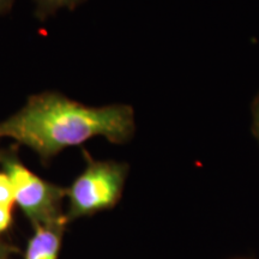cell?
<instances>
[{
	"mask_svg": "<svg viewBox=\"0 0 259 259\" xmlns=\"http://www.w3.org/2000/svg\"><path fill=\"white\" fill-rule=\"evenodd\" d=\"M135 112L116 103L90 107L58 92L35 94L15 114L0 121V138L30 148L42 160L97 136L124 144L135 134Z\"/></svg>",
	"mask_w": 259,
	"mask_h": 259,
	"instance_id": "1",
	"label": "cell"
},
{
	"mask_svg": "<svg viewBox=\"0 0 259 259\" xmlns=\"http://www.w3.org/2000/svg\"><path fill=\"white\" fill-rule=\"evenodd\" d=\"M87 166L74 179L66 197L67 220H76L113 209L121 198L128 166L116 161H97L84 153Z\"/></svg>",
	"mask_w": 259,
	"mask_h": 259,
	"instance_id": "2",
	"label": "cell"
},
{
	"mask_svg": "<svg viewBox=\"0 0 259 259\" xmlns=\"http://www.w3.org/2000/svg\"><path fill=\"white\" fill-rule=\"evenodd\" d=\"M0 163L12 181L15 203L32 225L36 227L67 221L61 213V202L66 197V190L32 173L15 155L0 154Z\"/></svg>",
	"mask_w": 259,
	"mask_h": 259,
	"instance_id": "3",
	"label": "cell"
},
{
	"mask_svg": "<svg viewBox=\"0 0 259 259\" xmlns=\"http://www.w3.org/2000/svg\"><path fill=\"white\" fill-rule=\"evenodd\" d=\"M65 223L57 222L35 227L24 259H58Z\"/></svg>",
	"mask_w": 259,
	"mask_h": 259,
	"instance_id": "4",
	"label": "cell"
},
{
	"mask_svg": "<svg viewBox=\"0 0 259 259\" xmlns=\"http://www.w3.org/2000/svg\"><path fill=\"white\" fill-rule=\"evenodd\" d=\"M87 0H34L35 15L37 18L46 19L57 14L59 10H73Z\"/></svg>",
	"mask_w": 259,
	"mask_h": 259,
	"instance_id": "5",
	"label": "cell"
},
{
	"mask_svg": "<svg viewBox=\"0 0 259 259\" xmlns=\"http://www.w3.org/2000/svg\"><path fill=\"white\" fill-rule=\"evenodd\" d=\"M15 203V193L12 181L4 170L0 171V205L12 208Z\"/></svg>",
	"mask_w": 259,
	"mask_h": 259,
	"instance_id": "6",
	"label": "cell"
},
{
	"mask_svg": "<svg viewBox=\"0 0 259 259\" xmlns=\"http://www.w3.org/2000/svg\"><path fill=\"white\" fill-rule=\"evenodd\" d=\"M12 208H8V206L0 205V235L9 229L12 222Z\"/></svg>",
	"mask_w": 259,
	"mask_h": 259,
	"instance_id": "7",
	"label": "cell"
},
{
	"mask_svg": "<svg viewBox=\"0 0 259 259\" xmlns=\"http://www.w3.org/2000/svg\"><path fill=\"white\" fill-rule=\"evenodd\" d=\"M253 116H254V134L259 141V95L253 105Z\"/></svg>",
	"mask_w": 259,
	"mask_h": 259,
	"instance_id": "8",
	"label": "cell"
},
{
	"mask_svg": "<svg viewBox=\"0 0 259 259\" xmlns=\"http://www.w3.org/2000/svg\"><path fill=\"white\" fill-rule=\"evenodd\" d=\"M15 0H0V15H5L11 10Z\"/></svg>",
	"mask_w": 259,
	"mask_h": 259,
	"instance_id": "9",
	"label": "cell"
},
{
	"mask_svg": "<svg viewBox=\"0 0 259 259\" xmlns=\"http://www.w3.org/2000/svg\"><path fill=\"white\" fill-rule=\"evenodd\" d=\"M4 251H5V250H4V248H3V247H2V246H0V257H2V254H3V253H4Z\"/></svg>",
	"mask_w": 259,
	"mask_h": 259,
	"instance_id": "10",
	"label": "cell"
},
{
	"mask_svg": "<svg viewBox=\"0 0 259 259\" xmlns=\"http://www.w3.org/2000/svg\"><path fill=\"white\" fill-rule=\"evenodd\" d=\"M234 259H253V258H234Z\"/></svg>",
	"mask_w": 259,
	"mask_h": 259,
	"instance_id": "11",
	"label": "cell"
}]
</instances>
